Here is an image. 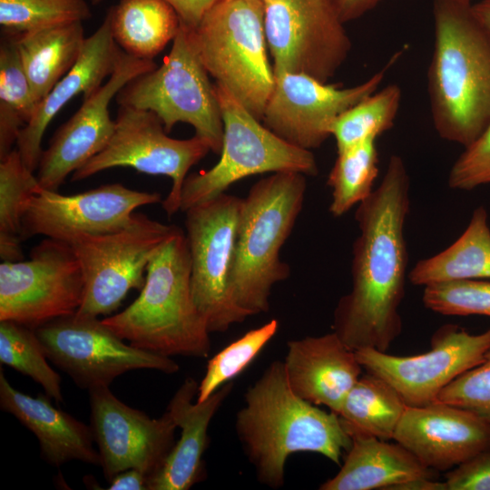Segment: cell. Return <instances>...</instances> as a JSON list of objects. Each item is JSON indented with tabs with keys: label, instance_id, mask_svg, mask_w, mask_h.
<instances>
[{
	"label": "cell",
	"instance_id": "15",
	"mask_svg": "<svg viewBox=\"0 0 490 490\" xmlns=\"http://www.w3.org/2000/svg\"><path fill=\"white\" fill-rule=\"evenodd\" d=\"M489 350L490 328L471 334L446 324L433 334L431 348L423 354L395 356L373 348L355 354L362 368L392 386L407 407H422L436 402L443 388L480 364Z\"/></svg>",
	"mask_w": 490,
	"mask_h": 490
},
{
	"label": "cell",
	"instance_id": "38",
	"mask_svg": "<svg viewBox=\"0 0 490 490\" xmlns=\"http://www.w3.org/2000/svg\"><path fill=\"white\" fill-rule=\"evenodd\" d=\"M436 401L467 410L490 425V350L480 364L443 388Z\"/></svg>",
	"mask_w": 490,
	"mask_h": 490
},
{
	"label": "cell",
	"instance_id": "16",
	"mask_svg": "<svg viewBox=\"0 0 490 490\" xmlns=\"http://www.w3.org/2000/svg\"><path fill=\"white\" fill-rule=\"evenodd\" d=\"M397 57L366 81L347 88L303 74H274L263 124L292 145L309 151L320 147L331 136L337 117L379 89Z\"/></svg>",
	"mask_w": 490,
	"mask_h": 490
},
{
	"label": "cell",
	"instance_id": "44",
	"mask_svg": "<svg viewBox=\"0 0 490 490\" xmlns=\"http://www.w3.org/2000/svg\"><path fill=\"white\" fill-rule=\"evenodd\" d=\"M472 9L476 18L490 34V0H481L472 4Z\"/></svg>",
	"mask_w": 490,
	"mask_h": 490
},
{
	"label": "cell",
	"instance_id": "23",
	"mask_svg": "<svg viewBox=\"0 0 490 490\" xmlns=\"http://www.w3.org/2000/svg\"><path fill=\"white\" fill-rule=\"evenodd\" d=\"M198 387L192 377L185 378L168 405L181 436L161 468L148 479V490H187L203 477L208 428L233 386L226 383L206 400L193 403Z\"/></svg>",
	"mask_w": 490,
	"mask_h": 490
},
{
	"label": "cell",
	"instance_id": "37",
	"mask_svg": "<svg viewBox=\"0 0 490 490\" xmlns=\"http://www.w3.org/2000/svg\"><path fill=\"white\" fill-rule=\"evenodd\" d=\"M422 299L426 309L439 314L490 317V281L459 279L427 285Z\"/></svg>",
	"mask_w": 490,
	"mask_h": 490
},
{
	"label": "cell",
	"instance_id": "20",
	"mask_svg": "<svg viewBox=\"0 0 490 490\" xmlns=\"http://www.w3.org/2000/svg\"><path fill=\"white\" fill-rule=\"evenodd\" d=\"M393 439L434 471H446L490 450V425L463 408L436 401L407 407Z\"/></svg>",
	"mask_w": 490,
	"mask_h": 490
},
{
	"label": "cell",
	"instance_id": "28",
	"mask_svg": "<svg viewBox=\"0 0 490 490\" xmlns=\"http://www.w3.org/2000/svg\"><path fill=\"white\" fill-rule=\"evenodd\" d=\"M107 14L117 45L142 60H152L181 28L178 14L165 0H120Z\"/></svg>",
	"mask_w": 490,
	"mask_h": 490
},
{
	"label": "cell",
	"instance_id": "29",
	"mask_svg": "<svg viewBox=\"0 0 490 490\" xmlns=\"http://www.w3.org/2000/svg\"><path fill=\"white\" fill-rule=\"evenodd\" d=\"M407 407L392 386L366 372L346 396L338 415L350 436L364 434L387 441L393 439Z\"/></svg>",
	"mask_w": 490,
	"mask_h": 490
},
{
	"label": "cell",
	"instance_id": "46",
	"mask_svg": "<svg viewBox=\"0 0 490 490\" xmlns=\"http://www.w3.org/2000/svg\"><path fill=\"white\" fill-rule=\"evenodd\" d=\"M465 1H469V2H471V0H465Z\"/></svg>",
	"mask_w": 490,
	"mask_h": 490
},
{
	"label": "cell",
	"instance_id": "31",
	"mask_svg": "<svg viewBox=\"0 0 490 490\" xmlns=\"http://www.w3.org/2000/svg\"><path fill=\"white\" fill-rule=\"evenodd\" d=\"M0 160V257L2 261H16L24 258V210L28 199L41 187L16 148Z\"/></svg>",
	"mask_w": 490,
	"mask_h": 490
},
{
	"label": "cell",
	"instance_id": "17",
	"mask_svg": "<svg viewBox=\"0 0 490 490\" xmlns=\"http://www.w3.org/2000/svg\"><path fill=\"white\" fill-rule=\"evenodd\" d=\"M162 202L158 192L112 183L72 195L40 188L27 201L22 219L23 240L42 235L65 242L80 235L115 232L142 206Z\"/></svg>",
	"mask_w": 490,
	"mask_h": 490
},
{
	"label": "cell",
	"instance_id": "32",
	"mask_svg": "<svg viewBox=\"0 0 490 490\" xmlns=\"http://www.w3.org/2000/svg\"><path fill=\"white\" fill-rule=\"evenodd\" d=\"M402 90L390 83L361 100L333 122L330 135L340 152L368 140H377L395 124Z\"/></svg>",
	"mask_w": 490,
	"mask_h": 490
},
{
	"label": "cell",
	"instance_id": "22",
	"mask_svg": "<svg viewBox=\"0 0 490 490\" xmlns=\"http://www.w3.org/2000/svg\"><path fill=\"white\" fill-rule=\"evenodd\" d=\"M121 50L113 37L110 16L106 14L99 28L86 37L76 64L37 103L33 118L19 132L16 150L29 171L34 172L38 168L44 133L53 118L79 93L84 98L98 89L113 72Z\"/></svg>",
	"mask_w": 490,
	"mask_h": 490
},
{
	"label": "cell",
	"instance_id": "24",
	"mask_svg": "<svg viewBox=\"0 0 490 490\" xmlns=\"http://www.w3.org/2000/svg\"><path fill=\"white\" fill-rule=\"evenodd\" d=\"M0 407L35 435L42 456L50 465L59 466L78 460L101 466L100 455L93 446L90 426L53 407L42 394L33 397L15 389L6 379L2 368Z\"/></svg>",
	"mask_w": 490,
	"mask_h": 490
},
{
	"label": "cell",
	"instance_id": "45",
	"mask_svg": "<svg viewBox=\"0 0 490 490\" xmlns=\"http://www.w3.org/2000/svg\"><path fill=\"white\" fill-rule=\"evenodd\" d=\"M91 3L94 5H99L103 0H90Z\"/></svg>",
	"mask_w": 490,
	"mask_h": 490
},
{
	"label": "cell",
	"instance_id": "9",
	"mask_svg": "<svg viewBox=\"0 0 490 490\" xmlns=\"http://www.w3.org/2000/svg\"><path fill=\"white\" fill-rule=\"evenodd\" d=\"M179 229L134 212L120 230L80 235L69 241L84 281L83 301L75 314L98 318L117 310L131 289L143 288L151 258Z\"/></svg>",
	"mask_w": 490,
	"mask_h": 490
},
{
	"label": "cell",
	"instance_id": "43",
	"mask_svg": "<svg viewBox=\"0 0 490 490\" xmlns=\"http://www.w3.org/2000/svg\"><path fill=\"white\" fill-rule=\"evenodd\" d=\"M148 475L132 468L122 471L109 482V490H148Z\"/></svg>",
	"mask_w": 490,
	"mask_h": 490
},
{
	"label": "cell",
	"instance_id": "7",
	"mask_svg": "<svg viewBox=\"0 0 490 490\" xmlns=\"http://www.w3.org/2000/svg\"><path fill=\"white\" fill-rule=\"evenodd\" d=\"M214 89L223 122L220 157L211 169L186 177L181 211L224 193L248 176L279 172L318 174V163L311 151L292 145L275 134L224 87L215 83Z\"/></svg>",
	"mask_w": 490,
	"mask_h": 490
},
{
	"label": "cell",
	"instance_id": "40",
	"mask_svg": "<svg viewBox=\"0 0 490 490\" xmlns=\"http://www.w3.org/2000/svg\"><path fill=\"white\" fill-rule=\"evenodd\" d=\"M447 490H490V450L446 474Z\"/></svg>",
	"mask_w": 490,
	"mask_h": 490
},
{
	"label": "cell",
	"instance_id": "25",
	"mask_svg": "<svg viewBox=\"0 0 490 490\" xmlns=\"http://www.w3.org/2000/svg\"><path fill=\"white\" fill-rule=\"evenodd\" d=\"M352 445L336 475L320 490L393 489L422 478H434V470L424 466L403 446L364 434L351 436Z\"/></svg>",
	"mask_w": 490,
	"mask_h": 490
},
{
	"label": "cell",
	"instance_id": "47",
	"mask_svg": "<svg viewBox=\"0 0 490 490\" xmlns=\"http://www.w3.org/2000/svg\"><path fill=\"white\" fill-rule=\"evenodd\" d=\"M261 1H262V2H265V1H267V0H261Z\"/></svg>",
	"mask_w": 490,
	"mask_h": 490
},
{
	"label": "cell",
	"instance_id": "33",
	"mask_svg": "<svg viewBox=\"0 0 490 490\" xmlns=\"http://www.w3.org/2000/svg\"><path fill=\"white\" fill-rule=\"evenodd\" d=\"M377 140H368L338 152L327 184L331 189L328 208L334 217H341L366 200L374 191L379 159Z\"/></svg>",
	"mask_w": 490,
	"mask_h": 490
},
{
	"label": "cell",
	"instance_id": "21",
	"mask_svg": "<svg viewBox=\"0 0 490 490\" xmlns=\"http://www.w3.org/2000/svg\"><path fill=\"white\" fill-rule=\"evenodd\" d=\"M283 361L287 380L299 397L338 414L362 374L355 351L333 331L290 340Z\"/></svg>",
	"mask_w": 490,
	"mask_h": 490
},
{
	"label": "cell",
	"instance_id": "3",
	"mask_svg": "<svg viewBox=\"0 0 490 490\" xmlns=\"http://www.w3.org/2000/svg\"><path fill=\"white\" fill-rule=\"evenodd\" d=\"M427 93L434 128L466 147L490 122V34L472 3L434 0Z\"/></svg>",
	"mask_w": 490,
	"mask_h": 490
},
{
	"label": "cell",
	"instance_id": "4",
	"mask_svg": "<svg viewBox=\"0 0 490 490\" xmlns=\"http://www.w3.org/2000/svg\"><path fill=\"white\" fill-rule=\"evenodd\" d=\"M123 340L159 355L207 358L210 331L191 289V255L180 228L151 258L139 297L102 319Z\"/></svg>",
	"mask_w": 490,
	"mask_h": 490
},
{
	"label": "cell",
	"instance_id": "26",
	"mask_svg": "<svg viewBox=\"0 0 490 490\" xmlns=\"http://www.w3.org/2000/svg\"><path fill=\"white\" fill-rule=\"evenodd\" d=\"M15 38L36 103L76 64L86 39L83 22L54 25Z\"/></svg>",
	"mask_w": 490,
	"mask_h": 490
},
{
	"label": "cell",
	"instance_id": "39",
	"mask_svg": "<svg viewBox=\"0 0 490 490\" xmlns=\"http://www.w3.org/2000/svg\"><path fill=\"white\" fill-rule=\"evenodd\" d=\"M452 165L448 186L453 190L471 191L490 183V122L482 133L469 145Z\"/></svg>",
	"mask_w": 490,
	"mask_h": 490
},
{
	"label": "cell",
	"instance_id": "35",
	"mask_svg": "<svg viewBox=\"0 0 490 490\" xmlns=\"http://www.w3.org/2000/svg\"><path fill=\"white\" fill-rule=\"evenodd\" d=\"M91 16L85 0H0L2 32L13 37Z\"/></svg>",
	"mask_w": 490,
	"mask_h": 490
},
{
	"label": "cell",
	"instance_id": "2",
	"mask_svg": "<svg viewBox=\"0 0 490 490\" xmlns=\"http://www.w3.org/2000/svg\"><path fill=\"white\" fill-rule=\"evenodd\" d=\"M235 429L259 482L271 488L283 485L291 454L316 453L340 465L343 452L352 445L337 413L293 392L281 361L271 362L248 388Z\"/></svg>",
	"mask_w": 490,
	"mask_h": 490
},
{
	"label": "cell",
	"instance_id": "41",
	"mask_svg": "<svg viewBox=\"0 0 490 490\" xmlns=\"http://www.w3.org/2000/svg\"><path fill=\"white\" fill-rule=\"evenodd\" d=\"M178 14L181 23L188 28L195 27L215 0H165Z\"/></svg>",
	"mask_w": 490,
	"mask_h": 490
},
{
	"label": "cell",
	"instance_id": "18",
	"mask_svg": "<svg viewBox=\"0 0 490 490\" xmlns=\"http://www.w3.org/2000/svg\"><path fill=\"white\" fill-rule=\"evenodd\" d=\"M90 396V428L109 483L118 473L137 469L150 478L174 446L177 424L167 410L159 418L118 399L109 387H93Z\"/></svg>",
	"mask_w": 490,
	"mask_h": 490
},
{
	"label": "cell",
	"instance_id": "14",
	"mask_svg": "<svg viewBox=\"0 0 490 490\" xmlns=\"http://www.w3.org/2000/svg\"><path fill=\"white\" fill-rule=\"evenodd\" d=\"M46 358L86 389L109 387L120 375L135 369L166 374L179 371L171 358L127 345L102 319L75 313L34 329Z\"/></svg>",
	"mask_w": 490,
	"mask_h": 490
},
{
	"label": "cell",
	"instance_id": "36",
	"mask_svg": "<svg viewBox=\"0 0 490 490\" xmlns=\"http://www.w3.org/2000/svg\"><path fill=\"white\" fill-rule=\"evenodd\" d=\"M279 328L277 319L251 329L214 355L198 387L197 402L206 400L217 389L242 372L275 336Z\"/></svg>",
	"mask_w": 490,
	"mask_h": 490
},
{
	"label": "cell",
	"instance_id": "19",
	"mask_svg": "<svg viewBox=\"0 0 490 490\" xmlns=\"http://www.w3.org/2000/svg\"><path fill=\"white\" fill-rule=\"evenodd\" d=\"M156 67L152 60L138 59L121 50L105 83L83 98L81 107L43 151L35 175L42 189L57 191L69 174L105 148L115 128L110 102L129 82Z\"/></svg>",
	"mask_w": 490,
	"mask_h": 490
},
{
	"label": "cell",
	"instance_id": "42",
	"mask_svg": "<svg viewBox=\"0 0 490 490\" xmlns=\"http://www.w3.org/2000/svg\"><path fill=\"white\" fill-rule=\"evenodd\" d=\"M384 0H330L340 19L344 22L356 20Z\"/></svg>",
	"mask_w": 490,
	"mask_h": 490
},
{
	"label": "cell",
	"instance_id": "11",
	"mask_svg": "<svg viewBox=\"0 0 490 490\" xmlns=\"http://www.w3.org/2000/svg\"><path fill=\"white\" fill-rule=\"evenodd\" d=\"M84 281L71 245L46 238L26 260L0 264V321L32 329L80 308Z\"/></svg>",
	"mask_w": 490,
	"mask_h": 490
},
{
	"label": "cell",
	"instance_id": "34",
	"mask_svg": "<svg viewBox=\"0 0 490 490\" xmlns=\"http://www.w3.org/2000/svg\"><path fill=\"white\" fill-rule=\"evenodd\" d=\"M34 329L13 321H0V362L30 377L48 397L64 400L61 377L47 363Z\"/></svg>",
	"mask_w": 490,
	"mask_h": 490
},
{
	"label": "cell",
	"instance_id": "8",
	"mask_svg": "<svg viewBox=\"0 0 490 490\" xmlns=\"http://www.w3.org/2000/svg\"><path fill=\"white\" fill-rule=\"evenodd\" d=\"M191 44L181 28L160 66L129 82L116 95L119 105L154 113L166 132L178 122L191 124L195 135L220 154L223 122L214 84Z\"/></svg>",
	"mask_w": 490,
	"mask_h": 490
},
{
	"label": "cell",
	"instance_id": "30",
	"mask_svg": "<svg viewBox=\"0 0 490 490\" xmlns=\"http://www.w3.org/2000/svg\"><path fill=\"white\" fill-rule=\"evenodd\" d=\"M36 106L16 40L4 35L0 44V159L14 150Z\"/></svg>",
	"mask_w": 490,
	"mask_h": 490
},
{
	"label": "cell",
	"instance_id": "1",
	"mask_svg": "<svg viewBox=\"0 0 490 490\" xmlns=\"http://www.w3.org/2000/svg\"><path fill=\"white\" fill-rule=\"evenodd\" d=\"M409 180L403 159L390 156L379 185L355 213L359 234L352 250V287L338 300L333 320V331L353 351L386 352L402 331Z\"/></svg>",
	"mask_w": 490,
	"mask_h": 490
},
{
	"label": "cell",
	"instance_id": "12",
	"mask_svg": "<svg viewBox=\"0 0 490 490\" xmlns=\"http://www.w3.org/2000/svg\"><path fill=\"white\" fill-rule=\"evenodd\" d=\"M114 132L105 148L72 174L82 181L104 170L131 167L172 180L169 194L162 201L169 217L181 211V191L189 170L211 151L194 135L187 140L169 137L152 112L120 105Z\"/></svg>",
	"mask_w": 490,
	"mask_h": 490
},
{
	"label": "cell",
	"instance_id": "10",
	"mask_svg": "<svg viewBox=\"0 0 490 490\" xmlns=\"http://www.w3.org/2000/svg\"><path fill=\"white\" fill-rule=\"evenodd\" d=\"M241 203L224 192L185 211L191 294L211 333L225 332L249 317L230 290Z\"/></svg>",
	"mask_w": 490,
	"mask_h": 490
},
{
	"label": "cell",
	"instance_id": "6",
	"mask_svg": "<svg viewBox=\"0 0 490 490\" xmlns=\"http://www.w3.org/2000/svg\"><path fill=\"white\" fill-rule=\"evenodd\" d=\"M186 28L209 75L262 121L275 83L267 52L264 3L215 0L195 27Z\"/></svg>",
	"mask_w": 490,
	"mask_h": 490
},
{
	"label": "cell",
	"instance_id": "27",
	"mask_svg": "<svg viewBox=\"0 0 490 490\" xmlns=\"http://www.w3.org/2000/svg\"><path fill=\"white\" fill-rule=\"evenodd\" d=\"M407 278L412 284L424 287L451 280L490 279L486 210L477 207L461 236L439 253L418 260Z\"/></svg>",
	"mask_w": 490,
	"mask_h": 490
},
{
	"label": "cell",
	"instance_id": "13",
	"mask_svg": "<svg viewBox=\"0 0 490 490\" xmlns=\"http://www.w3.org/2000/svg\"><path fill=\"white\" fill-rule=\"evenodd\" d=\"M264 30L274 74L328 83L344 64L350 38L330 0H267Z\"/></svg>",
	"mask_w": 490,
	"mask_h": 490
},
{
	"label": "cell",
	"instance_id": "5",
	"mask_svg": "<svg viewBox=\"0 0 490 490\" xmlns=\"http://www.w3.org/2000/svg\"><path fill=\"white\" fill-rule=\"evenodd\" d=\"M306 189L304 174L279 172L254 183L242 199L230 290L249 317L268 312L273 286L289 277L279 254L302 210Z\"/></svg>",
	"mask_w": 490,
	"mask_h": 490
}]
</instances>
